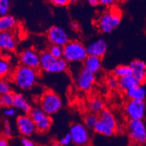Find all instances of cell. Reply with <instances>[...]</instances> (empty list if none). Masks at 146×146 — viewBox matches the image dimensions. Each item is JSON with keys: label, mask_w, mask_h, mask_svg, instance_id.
Listing matches in <instances>:
<instances>
[{"label": "cell", "mask_w": 146, "mask_h": 146, "mask_svg": "<svg viewBox=\"0 0 146 146\" xmlns=\"http://www.w3.org/2000/svg\"><path fill=\"white\" fill-rule=\"evenodd\" d=\"M39 71L36 69L20 65L15 68L11 75L13 83L20 89L29 90L36 83Z\"/></svg>", "instance_id": "6da1fadb"}, {"label": "cell", "mask_w": 146, "mask_h": 146, "mask_svg": "<svg viewBox=\"0 0 146 146\" xmlns=\"http://www.w3.org/2000/svg\"><path fill=\"white\" fill-rule=\"evenodd\" d=\"M121 20V10L116 7H112L98 17L96 21V26L101 32L108 34L119 26Z\"/></svg>", "instance_id": "7a4b0ae2"}, {"label": "cell", "mask_w": 146, "mask_h": 146, "mask_svg": "<svg viewBox=\"0 0 146 146\" xmlns=\"http://www.w3.org/2000/svg\"><path fill=\"white\" fill-rule=\"evenodd\" d=\"M63 48V58L69 63H82L88 56L86 47L77 41L68 42Z\"/></svg>", "instance_id": "3957f363"}, {"label": "cell", "mask_w": 146, "mask_h": 146, "mask_svg": "<svg viewBox=\"0 0 146 146\" xmlns=\"http://www.w3.org/2000/svg\"><path fill=\"white\" fill-rule=\"evenodd\" d=\"M40 68L50 74H58L68 68V63L63 58H55L47 50L40 53Z\"/></svg>", "instance_id": "277c9868"}, {"label": "cell", "mask_w": 146, "mask_h": 146, "mask_svg": "<svg viewBox=\"0 0 146 146\" xmlns=\"http://www.w3.org/2000/svg\"><path fill=\"white\" fill-rule=\"evenodd\" d=\"M127 131L130 141L138 146L146 144V127L143 120L129 119Z\"/></svg>", "instance_id": "5b68a950"}, {"label": "cell", "mask_w": 146, "mask_h": 146, "mask_svg": "<svg viewBox=\"0 0 146 146\" xmlns=\"http://www.w3.org/2000/svg\"><path fill=\"white\" fill-rule=\"evenodd\" d=\"M62 105V100L59 95L52 90L44 92L40 98V108L50 116L56 113Z\"/></svg>", "instance_id": "8992f818"}, {"label": "cell", "mask_w": 146, "mask_h": 146, "mask_svg": "<svg viewBox=\"0 0 146 146\" xmlns=\"http://www.w3.org/2000/svg\"><path fill=\"white\" fill-rule=\"evenodd\" d=\"M29 115L32 118L37 131L44 133L50 129L52 125L51 118L40 107L32 108Z\"/></svg>", "instance_id": "52a82bcc"}, {"label": "cell", "mask_w": 146, "mask_h": 146, "mask_svg": "<svg viewBox=\"0 0 146 146\" xmlns=\"http://www.w3.org/2000/svg\"><path fill=\"white\" fill-rule=\"evenodd\" d=\"M126 116L129 119L142 120L146 113V104L145 100H129L124 108Z\"/></svg>", "instance_id": "ba28073f"}, {"label": "cell", "mask_w": 146, "mask_h": 146, "mask_svg": "<svg viewBox=\"0 0 146 146\" xmlns=\"http://www.w3.org/2000/svg\"><path fill=\"white\" fill-rule=\"evenodd\" d=\"M69 132L72 142L76 145L86 146L89 143L90 135L85 125L79 123H74L70 127Z\"/></svg>", "instance_id": "9c48e42d"}, {"label": "cell", "mask_w": 146, "mask_h": 146, "mask_svg": "<svg viewBox=\"0 0 146 146\" xmlns=\"http://www.w3.org/2000/svg\"><path fill=\"white\" fill-rule=\"evenodd\" d=\"M95 82V74L84 68L78 73L75 79L76 86L79 90L88 92L92 89Z\"/></svg>", "instance_id": "30bf717a"}, {"label": "cell", "mask_w": 146, "mask_h": 146, "mask_svg": "<svg viewBox=\"0 0 146 146\" xmlns=\"http://www.w3.org/2000/svg\"><path fill=\"white\" fill-rule=\"evenodd\" d=\"M21 65L39 70L40 68V54L32 48L26 49L19 56Z\"/></svg>", "instance_id": "8fae6325"}, {"label": "cell", "mask_w": 146, "mask_h": 146, "mask_svg": "<svg viewBox=\"0 0 146 146\" xmlns=\"http://www.w3.org/2000/svg\"><path fill=\"white\" fill-rule=\"evenodd\" d=\"M47 37L49 42L52 45L63 47L69 42L66 31L59 26H52L47 31Z\"/></svg>", "instance_id": "7c38bea8"}, {"label": "cell", "mask_w": 146, "mask_h": 146, "mask_svg": "<svg viewBox=\"0 0 146 146\" xmlns=\"http://www.w3.org/2000/svg\"><path fill=\"white\" fill-rule=\"evenodd\" d=\"M16 125L18 132L24 136H30L36 130L34 121L29 114L18 116L16 119Z\"/></svg>", "instance_id": "4fadbf2b"}, {"label": "cell", "mask_w": 146, "mask_h": 146, "mask_svg": "<svg viewBox=\"0 0 146 146\" xmlns=\"http://www.w3.org/2000/svg\"><path fill=\"white\" fill-rule=\"evenodd\" d=\"M132 75L140 84L146 82V63L141 60H135L129 65Z\"/></svg>", "instance_id": "5bb4252c"}, {"label": "cell", "mask_w": 146, "mask_h": 146, "mask_svg": "<svg viewBox=\"0 0 146 146\" xmlns=\"http://www.w3.org/2000/svg\"><path fill=\"white\" fill-rule=\"evenodd\" d=\"M17 47L16 38L12 31L0 33V48L7 52H13Z\"/></svg>", "instance_id": "9a60e30c"}, {"label": "cell", "mask_w": 146, "mask_h": 146, "mask_svg": "<svg viewBox=\"0 0 146 146\" xmlns=\"http://www.w3.org/2000/svg\"><path fill=\"white\" fill-rule=\"evenodd\" d=\"M87 48L88 55H93V56L103 58L107 52V43L103 39H99L95 40V42L89 44Z\"/></svg>", "instance_id": "2e32d148"}, {"label": "cell", "mask_w": 146, "mask_h": 146, "mask_svg": "<svg viewBox=\"0 0 146 146\" xmlns=\"http://www.w3.org/2000/svg\"><path fill=\"white\" fill-rule=\"evenodd\" d=\"M84 68L92 73L96 74L101 69V58L93 55H88L84 61Z\"/></svg>", "instance_id": "e0dca14e"}, {"label": "cell", "mask_w": 146, "mask_h": 146, "mask_svg": "<svg viewBox=\"0 0 146 146\" xmlns=\"http://www.w3.org/2000/svg\"><path fill=\"white\" fill-rule=\"evenodd\" d=\"M16 25L17 21L13 15L7 14L0 16V33L12 31Z\"/></svg>", "instance_id": "ac0fdd59"}, {"label": "cell", "mask_w": 146, "mask_h": 146, "mask_svg": "<svg viewBox=\"0 0 146 146\" xmlns=\"http://www.w3.org/2000/svg\"><path fill=\"white\" fill-rule=\"evenodd\" d=\"M140 84L133 75L127 76L119 79V89L125 92Z\"/></svg>", "instance_id": "d6986e66"}, {"label": "cell", "mask_w": 146, "mask_h": 146, "mask_svg": "<svg viewBox=\"0 0 146 146\" xmlns=\"http://www.w3.org/2000/svg\"><path fill=\"white\" fill-rule=\"evenodd\" d=\"M13 107L21 110L26 113H29L31 110V106L28 100L21 94H15L13 102Z\"/></svg>", "instance_id": "ffe728a7"}, {"label": "cell", "mask_w": 146, "mask_h": 146, "mask_svg": "<svg viewBox=\"0 0 146 146\" xmlns=\"http://www.w3.org/2000/svg\"><path fill=\"white\" fill-rule=\"evenodd\" d=\"M99 120L103 121L108 126L111 127V128L117 130L118 126L116 118L114 116L113 113L108 109H104L100 113Z\"/></svg>", "instance_id": "44dd1931"}, {"label": "cell", "mask_w": 146, "mask_h": 146, "mask_svg": "<svg viewBox=\"0 0 146 146\" xmlns=\"http://www.w3.org/2000/svg\"><path fill=\"white\" fill-rule=\"evenodd\" d=\"M129 100H145L146 97V89L142 84L133 87L125 92Z\"/></svg>", "instance_id": "7402d4cb"}, {"label": "cell", "mask_w": 146, "mask_h": 146, "mask_svg": "<svg viewBox=\"0 0 146 146\" xmlns=\"http://www.w3.org/2000/svg\"><path fill=\"white\" fill-rule=\"evenodd\" d=\"M93 129L97 133L105 135V136H111L116 132V129L111 128V127L108 126L100 120H98L97 124L94 127Z\"/></svg>", "instance_id": "603a6c76"}, {"label": "cell", "mask_w": 146, "mask_h": 146, "mask_svg": "<svg viewBox=\"0 0 146 146\" xmlns=\"http://www.w3.org/2000/svg\"><path fill=\"white\" fill-rule=\"evenodd\" d=\"M89 107L92 112L98 113L105 109V103L100 98H95L90 100Z\"/></svg>", "instance_id": "cb8c5ba5"}, {"label": "cell", "mask_w": 146, "mask_h": 146, "mask_svg": "<svg viewBox=\"0 0 146 146\" xmlns=\"http://www.w3.org/2000/svg\"><path fill=\"white\" fill-rule=\"evenodd\" d=\"M113 75L115 76L118 79L127 76L132 75V69L129 66H126V65H120L117 67L115 68L113 72Z\"/></svg>", "instance_id": "d4e9b609"}, {"label": "cell", "mask_w": 146, "mask_h": 146, "mask_svg": "<svg viewBox=\"0 0 146 146\" xmlns=\"http://www.w3.org/2000/svg\"><path fill=\"white\" fill-rule=\"evenodd\" d=\"M15 94L13 92L10 91L8 92L0 95V106L4 108L11 107L13 106L14 98Z\"/></svg>", "instance_id": "484cf974"}, {"label": "cell", "mask_w": 146, "mask_h": 146, "mask_svg": "<svg viewBox=\"0 0 146 146\" xmlns=\"http://www.w3.org/2000/svg\"><path fill=\"white\" fill-rule=\"evenodd\" d=\"M11 71V65L9 60L5 58H0V78L5 79L8 76Z\"/></svg>", "instance_id": "4316f807"}, {"label": "cell", "mask_w": 146, "mask_h": 146, "mask_svg": "<svg viewBox=\"0 0 146 146\" xmlns=\"http://www.w3.org/2000/svg\"><path fill=\"white\" fill-rule=\"evenodd\" d=\"M99 120V116L95 113L91 112L87 114L84 119V125L87 128H94L97 122Z\"/></svg>", "instance_id": "83f0119b"}, {"label": "cell", "mask_w": 146, "mask_h": 146, "mask_svg": "<svg viewBox=\"0 0 146 146\" xmlns=\"http://www.w3.org/2000/svg\"><path fill=\"white\" fill-rule=\"evenodd\" d=\"M47 51L50 53V55L55 58L59 59V58H63V48L61 46H58V45H52L51 44L50 47H49Z\"/></svg>", "instance_id": "f1b7e54d"}, {"label": "cell", "mask_w": 146, "mask_h": 146, "mask_svg": "<svg viewBox=\"0 0 146 146\" xmlns=\"http://www.w3.org/2000/svg\"><path fill=\"white\" fill-rule=\"evenodd\" d=\"M108 87L111 90H116L119 88V79L115 76H110L106 80Z\"/></svg>", "instance_id": "f546056e"}, {"label": "cell", "mask_w": 146, "mask_h": 146, "mask_svg": "<svg viewBox=\"0 0 146 146\" xmlns=\"http://www.w3.org/2000/svg\"><path fill=\"white\" fill-rule=\"evenodd\" d=\"M10 8V0H0V15H5L8 14Z\"/></svg>", "instance_id": "4dcf8cb0"}, {"label": "cell", "mask_w": 146, "mask_h": 146, "mask_svg": "<svg viewBox=\"0 0 146 146\" xmlns=\"http://www.w3.org/2000/svg\"><path fill=\"white\" fill-rule=\"evenodd\" d=\"M11 91V87L10 84L5 79L0 78V95Z\"/></svg>", "instance_id": "1f68e13d"}, {"label": "cell", "mask_w": 146, "mask_h": 146, "mask_svg": "<svg viewBox=\"0 0 146 146\" xmlns=\"http://www.w3.org/2000/svg\"><path fill=\"white\" fill-rule=\"evenodd\" d=\"M13 135L12 129L10 124L7 121H5L3 122V136L7 138L11 137Z\"/></svg>", "instance_id": "d6a6232c"}, {"label": "cell", "mask_w": 146, "mask_h": 146, "mask_svg": "<svg viewBox=\"0 0 146 146\" xmlns=\"http://www.w3.org/2000/svg\"><path fill=\"white\" fill-rule=\"evenodd\" d=\"M60 143L63 146H68V145H70V143L72 142V139H71V137L70 135V134H66V135L63 137L60 140Z\"/></svg>", "instance_id": "836d02e7"}, {"label": "cell", "mask_w": 146, "mask_h": 146, "mask_svg": "<svg viewBox=\"0 0 146 146\" xmlns=\"http://www.w3.org/2000/svg\"><path fill=\"white\" fill-rule=\"evenodd\" d=\"M16 113V111L14 108L13 106L8 108H5V110L3 111V114L5 116H7V117H11V116H15V114Z\"/></svg>", "instance_id": "e575fe53"}, {"label": "cell", "mask_w": 146, "mask_h": 146, "mask_svg": "<svg viewBox=\"0 0 146 146\" xmlns=\"http://www.w3.org/2000/svg\"><path fill=\"white\" fill-rule=\"evenodd\" d=\"M53 5L57 7H63L66 6L70 4L69 0H49Z\"/></svg>", "instance_id": "d590c367"}, {"label": "cell", "mask_w": 146, "mask_h": 146, "mask_svg": "<svg viewBox=\"0 0 146 146\" xmlns=\"http://www.w3.org/2000/svg\"><path fill=\"white\" fill-rule=\"evenodd\" d=\"M120 1L121 0H100V5H103L104 6L112 7Z\"/></svg>", "instance_id": "8d00e7d4"}, {"label": "cell", "mask_w": 146, "mask_h": 146, "mask_svg": "<svg viewBox=\"0 0 146 146\" xmlns=\"http://www.w3.org/2000/svg\"><path fill=\"white\" fill-rule=\"evenodd\" d=\"M21 144L23 146H34V142L27 137H23L21 139Z\"/></svg>", "instance_id": "74e56055"}, {"label": "cell", "mask_w": 146, "mask_h": 146, "mask_svg": "<svg viewBox=\"0 0 146 146\" xmlns=\"http://www.w3.org/2000/svg\"><path fill=\"white\" fill-rule=\"evenodd\" d=\"M0 146H9L7 138L4 136L0 137Z\"/></svg>", "instance_id": "f35d334b"}, {"label": "cell", "mask_w": 146, "mask_h": 146, "mask_svg": "<svg viewBox=\"0 0 146 146\" xmlns=\"http://www.w3.org/2000/svg\"><path fill=\"white\" fill-rule=\"evenodd\" d=\"M88 3L92 7H98V5H100V0H87Z\"/></svg>", "instance_id": "ab89813d"}, {"label": "cell", "mask_w": 146, "mask_h": 146, "mask_svg": "<svg viewBox=\"0 0 146 146\" xmlns=\"http://www.w3.org/2000/svg\"><path fill=\"white\" fill-rule=\"evenodd\" d=\"M71 29H74V30H76V29L79 28V25H78L77 23L73 22V23H71Z\"/></svg>", "instance_id": "60d3db41"}, {"label": "cell", "mask_w": 146, "mask_h": 146, "mask_svg": "<svg viewBox=\"0 0 146 146\" xmlns=\"http://www.w3.org/2000/svg\"><path fill=\"white\" fill-rule=\"evenodd\" d=\"M52 146H63V145L60 143V142H55V143H53V144L52 145Z\"/></svg>", "instance_id": "b9f144b4"}, {"label": "cell", "mask_w": 146, "mask_h": 146, "mask_svg": "<svg viewBox=\"0 0 146 146\" xmlns=\"http://www.w3.org/2000/svg\"><path fill=\"white\" fill-rule=\"evenodd\" d=\"M78 2V0H69V2L71 4H75Z\"/></svg>", "instance_id": "7bdbcfd3"}, {"label": "cell", "mask_w": 146, "mask_h": 146, "mask_svg": "<svg viewBox=\"0 0 146 146\" xmlns=\"http://www.w3.org/2000/svg\"><path fill=\"white\" fill-rule=\"evenodd\" d=\"M0 50H1V48H0Z\"/></svg>", "instance_id": "ee69618b"}, {"label": "cell", "mask_w": 146, "mask_h": 146, "mask_svg": "<svg viewBox=\"0 0 146 146\" xmlns=\"http://www.w3.org/2000/svg\"><path fill=\"white\" fill-rule=\"evenodd\" d=\"M0 137H1V136H0Z\"/></svg>", "instance_id": "f6af8a7d"}]
</instances>
